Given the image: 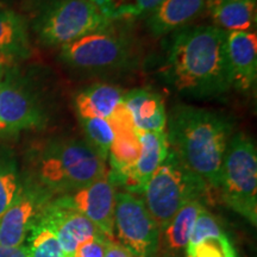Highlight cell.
<instances>
[{
    "label": "cell",
    "mask_w": 257,
    "mask_h": 257,
    "mask_svg": "<svg viewBox=\"0 0 257 257\" xmlns=\"http://www.w3.org/2000/svg\"><path fill=\"white\" fill-rule=\"evenodd\" d=\"M166 82L192 98H214L232 88L226 31L213 25L176 31L162 68Z\"/></svg>",
    "instance_id": "obj_1"
},
{
    "label": "cell",
    "mask_w": 257,
    "mask_h": 257,
    "mask_svg": "<svg viewBox=\"0 0 257 257\" xmlns=\"http://www.w3.org/2000/svg\"><path fill=\"white\" fill-rule=\"evenodd\" d=\"M166 134L169 148L185 166L208 188L218 189L233 121L217 111L179 104L167 114Z\"/></svg>",
    "instance_id": "obj_2"
},
{
    "label": "cell",
    "mask_w": 257,
    "mask_h": 257,
    "mask_svg": "<svg viewBox=\"0 0 257 257\" xmlns=\"http://www.w3.org/2000/svg\"><path fill=\"white\" fill-rule=\"evenodd\" d=\"M35 179L55 195L66 194L107 174V162L82 140L54 138L35 157Z\"/></svg>",
    "instance_id": "obj_3"
},
{
    "label": "cell",
    "mask_w": 257,
    "mask_h": 257,
    "mask_svg": "<svg viewBox=\"0 0 257 257\" xmlns=\"http://www.w3.org/2000/svg\"><path fill=\"white\" fill-rule=\"evenodd\" d=\"M60 59L74 69L113 72L136 66L140 50L133 35L111 23L60 48Z\"/></svg>",
    "instance_id": "obj_4"
},
{
    "label": "cell",
    "mask_w": 257,
    "mask_h": 257,
    "mask_svg": "<svg viewBox=\"0 0 257 257\" xmlns=\"http://www.w3.org/2000/svg\"><path fill=\"white\" fill-rule=\"evenodd\" d=\"M218 191L231 210L257 225V150L249 135L238 131L230 138L220 170Z\"/></svg>",
    "instance_id": "obj_5"
},
{
    "label": "cell",
    "mask_w": 257,
    "mask_h": 257,
    "mask_svg": "<svg viewBox=\"0 0 257 257\" xmlns=\"http://www.w3.org/2000/svg\"><path fill=\"white\" fill-rule=\"evenodd\" d=\"M207 189V185L169 148L168 155L147 182L142 194L147 208L161 227L187 202L201 201Z\"/></svg>",
    "instance_id": "obj_6"
},
{
    "label": "cell",
    "mask_w": 257,
    "mask_h": 257,
    "mask_svg": "<svg viewBox=\"0 0 257 257\" xmlns=\"http://www.w3.org/2000/svg\"><path fill=\"white\" fill-rule=\"evenodd\" d=\"M111 23L92 0H51L35 19L34 30L43 46L62 48Z\"/></svg>",
    "instance_id": "obj_7"
},
{
    "label": "cell",
    "mask_w": 257,
    "mask_h": 257,
    "mask_svg": "<svg viewBox=\"0 0 257 257\" xmlns=\"http://www.w3.org/2000/svg\"><path fill=\"white\" fill-rule=\"evenodd\" d=\"M160 227L142 198L117 192L114 207V237L138 257H155Z\"/></svg>",
    "instance_id": "obj_8"
},
{
    "label": "cell",
    "mask_w": 257,
    "mask_h": 257,
    "mask_svg": "<svg viewBox=\"0 0 257 257\" xmlns=\"http://www.w3.org/2000/svg\"><path fill=\"white\" fill-rule=\"evenodd\" d=\"M46 123L47 117L41 102L28 83L14 74H5L0 93L3 136L42 128Z\"/></svg>",
    "instance_id": "obj_9"
},
{
    "label": "cell",
    "mask_w": 257,
    "mask_h": 257,
    "mask_svg": "<svg viewBox=\"0 0 257 257\" xmlns=\"http://www.w3.org/2000/svg\"><path fill=\"white\" fill-rule=\"evenodd\" d=\"M115 185L110 173L91 184L66 194L56 195L53 201L60 206L72 208L85 216L110 240L114 238Z\"/></svg>",
    "instance_id": "obj_10"
},
{
    "label": "cell",
    "mask_w": 257,
    "mask_h": 257,
    "mask_svg": "<svg viewBox=\"0 0 257 257\" xmlns=\"http://www.w3.org/2000/svg\"><path fill=\"white\" fill-rule=\"evenodd\" d=\"M53 198L34 180L22 182L14 201L0 216V245H23L32 224Z\"/></svg>",
    "instance_id": "obj_11"
},
{
    "label": "cell",
    "mask_w": 257,
    "mask_h": 257,
    "mask_svg": "<svg viewBox=\"0 0 257 257\" xmlns=\"http://www.w3.org/2000/svg\"><path fill=\"white\" fill-rule=\"evenodd\" d=\"M108 120L114 128V140L107 159L110 162L108 173L113 184L117 186L120 185L137 162L141 152L140 133L135 127L124 102Z\"/></svg>",
    "instance_id": "obj_12"
},
{
    "label": "cell",
    "mask_w": 257,
    "mask_h": 257,
    "mask_svg": "<svg viewBox=\"0 0 257 257\" xmlns=\"http://www.w3.org/2000/svg\"><path fill=\"white\" fill-rule=\"evenodd\" d=\"M38 218L56 234L66 257H73L76 246L83 240L91 237L105 236L91 220L81 213L72 208L60 206L53 201V199L43 208Z\"/></svg>",
    "instance_id": "obj_13"
},
{
    "label": "cell",
    "mask_w": 257,
    "mask_h": 257,
    "mask_svg": "<svg viewBox=\"0 0 257 257\" xmlns=\"http://www.w3.org/2000/svg\"><path fill=\"white\" fill-rule=\"evenodd\" d=\"M226 54L232 87L242 92L255 87L257 79L256 32H226Z\"/></svg>",
    "instance_id": "obj_14"
},
{
    "label": "cell",
    "mask_w": 257,
    "mask_h": 257,
    "mask_svg": "<svg viewBox=\"0 0 257 257\" xmlns=\"http://www.w3.org/2000/svg\"><path fill=\"white\" fill-rule=\"evenodd\" d=\"M205 11L206 0H163L146 17V27L160 38L189 27Z\"/></svg>",
    "instance_id": "obj_15"
},
{
    "label": "cell",
    "mask_w": 257,
    "mask_h": 257,
    "mask_svg": "<svg viewBox=\"0 0 257 257\" xmlns=\"http://www.w3.org/2000/svg\"><path fill=\"white\" fill-rule=\"evenodd\" d=\"M140 133L141 152L137 162L135 163L131 172L125 176L120 182L128 193L142 194L147 182L156 172V169L162 165V162L168 155L169 144L165 133Z\"/></svg>",
    "instance_id": "obj_16"
},
{
    "label": "cell",
    "mask_w": 257,
    "mask_h": 257,
    "mask_svg": "<svg viewBox=\"0 0 257 257\" xmlns=\"http://www.w3.org/2000/svg\"><path fill=\"white\" fill-rule=\"evenodd\" d=\"M204 207L200 200L189 201L176 212L168 223L160 227L155 257H185L193 225Z\"/></svg>",
    "instance_id": "obj_17"
},
{
    "label": "cell",
    "mask_w": 257,
    "mask_h": 257,
    "mask_svg": "<svg viewBox=\"0 0 257 257\" xmlns=\"http://www.w3.org/2000/svg\"><path fill=\"white\" fill-rule=\"evenodd\" d=\"M123 102L137 131L165 133L167 111L159 93L149 88H135L124 93Z\"/></svg>",
    "instance_id": "obj_18"
},
{
    "label": "cell",
    "mask_w": 257,
    "mask_h": 257,
    "mask_svg": "<svg viewBox=\"0 0 257 257\" xmlns=\"http://www.w3.org/2000/svg\"><path fill=\"white\" fill-rule=\"evenodd\" d=\"M123 89L110 83H95L75 95L74 106L79 118L110 119L123 104Z\"/></svg>",
    "instance_id": "obj_19"
},
{
    "label": "cell",
    "mask_w": 257,
    "mask_h": 257,
    "mask_svg": "<svg viewBox=\"0 0 257 257\" xmlns=\"http://www.w3.org/2000/svg\"><path fill=\"white\" fill-rule=\"evenodd\" d=\"M31 51L25 18L12 10L0 9V55L14 62L28 59Z\"/></svg>",
    "instance_id": "obj_20"
},
{
    "label": "cell",
    "mask_w": 257,
    "mask_h": 257,
    "mask_svg": "<svg viewBox=\"0 0 257 257\" xmlns=\"http://www.w3.org/2000/svg\"><path fill=\"white\" fill-rule=\"evenodd\" d=\"M213 27L230 31H252L256 28L257 0H238L208 10Z\"/></svg>",
    "instance_id": "obj_21"
},
{
    "label": "cell",
    "mask_w": 257,
    "mask_h": 257,
    "mask_svg": "<svg viewBox=\"0 0 257 257\" xmlns=\"http://www.w3.org/2000/svg\"><path fill=\"white\" fill-rule=\"evenodd\" d=\"M108 21H130L147 16L163 0H92Z\"/></svg>",
    "instance_id": "obj_22"
},
{
    "label": "cell",
    "mask_w": 257,
    "mask_h": 257,
    "mask_svg": "<svg viewBox=\"0 0 257 257\" xmlns=\"http://www.w3.org/2000/svg\"><path fill=\"white\" fill-rule=\"evenodd\" d=\"M24 245L29 257H66L56 234L40 218L30 227Z\"/></svg>",
    "instance_id": "obj_23"
},
{
    "label": "cell",
    "mask_w": 257,
    "mask_h": 257,
    "mask_svg": "<svg viewBox=\"0 0 257 257\" xmlns=\"http://www.w3.org/2000/svg\"><path fill=\"white\" fill-rule=\"evenodd\" d=\"M86 142L107 162L108 153L114 140V128L111 121L102 118H79Z\"/></svg>",
    "instance_id": "obj_24"
},
{
    "label": "cell",
    "mask_w": 257,
    "mask_h": 257,
    "mask_svg": "<svg viewBox=\"0 0 257 257\" xmlns=\"http://www.w3.org/2000/svg\"><path fill=\"white\" fill-rule=\"evenodd\" d=\"M21 179L12 160H0V216L8 210L21 187Z\"/></svg>",
    "instance_id": "obj_25"
},
{
    "label": "cell",
    "mask_w": 257,
    "mask_h": 257,
    "mask_svg": "<svg viewBox=\"0 0 257 257\" xmlns=\"http://www.w3.org/2000/svg\"><path fill=\"white\" fill-rule=\"evenodd\" d=\"M185 257H237V255L232 243L225 233L188 245Z\"/></svg>",
    "instance_id": "obj_26"
},
{
    "label": "cell",
    "mask_w": 257,
    "mask_h": 257,
    "mask_svg": "<svg viewBox=\"0 0 257 257\" xmlns=\"http://www.w3.org/2000/svg\"><path fill=\"white\" fill-rule=\"evenodd\" d=\"M225 234V231L216 217L204 207L198 214L197 220L193 225L191 239H189L188 245L197 244L201 240L208 238V237H219Z\"/></svg>",
    "instance_id": "obj_27"
},
{
    "label": "cell",
    "mask_w": 257,
    "mask_h": 257,
    "mask_svg": "<svg viewBox=\"0 0 257 257\" xmlns=\"http://www.w3.org/2000/svg\"><path fill=\"white\" fill-rule=\"evenodd\" d=\"M108 240L105 236L91 237L76 246L73 257H104Z\"/></svg>",
    "instance_id": "obj_28"
},
{
    "label": "cell",
    "mask_w": 257,
    "mask_h": 257,
    "mask_svg": "<svg viewBox=\"0 0 257 257\" xmlns=\"http://www.w3.org/2000/svg\"><path fill=\"white\" fill-rule=\"evenodd\" d=\"M104 257H138L133 251L125 248L117 240H108Z\"/></svg>",
    "instance_id": "obj_29"
},
{
    "label": "cell",
    "mask_w": 257,
    "mask_h": 257,
    "mask_svg": "<svg viewBox=\"0 0 257 257\" xmlns=\"http://www.w3.org/2000/svg\"><path fill=\"white\" fill-rule=\"evenodd\" d=\"M0 257H29L27 246H5L0 245Z\"/></svg>",
    "instance_id": "obj_30"
},
{
    "label": "cell",
    "mask_w": 257,
    "mask_h": 257,
    "mask_svg": "<svg viewBox=\"0 0 257 257\" xmlns=\"http://www.w3.org/2000/svg\"><path fill=\"white\" fill-rule=\"evenodd\" d=\"M232 2H238V0H206V11L216 8V6L227 4V3H232Z\"/></svg>",
    "instance_id": "obj_31"
},
{
    "label": "cell",
    "mask_w": 257,
    "mask_h": 257,
    "mask_svg": "<svg viewBox=\"0 0 257 257\" xmlns=\"http://www.w3.org/2000/svg\"><path fill=\"white\" fill-rule=\"evenodd\" d=\"M12 61L6 59V57L0 55V79H3L5 76V72H6V68L11 64Z\"/></svg>",
    "instance_id": "obj_32"
},
{
    "label": "cell",
    "mask_w": 257,
    "mask_h": 257,
    "mask_svg": "<svg viewBox=\"0 0 257 257\" xmlns=\"http://www.w3.org/2000/svg\"><path fill=\"white\" fill-rule=\"evenodd\" d=\"M2 88H3V79H0V93H2ZM0 136H3L2 126H0Z\"/></svg>",
    "instance_id": "obj_33"
}]
</instances>
